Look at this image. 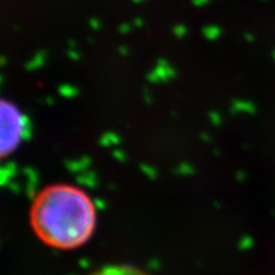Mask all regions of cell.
<instances>
[{"mask_svg":"<svg viewBox=\"0 0 275 275\" xmlns=\"http://www.w3.org/2000/svg\"><path fill=\"white\" fill-rule=\"evenodd\" d=\"M96 211L87 194L70 185H52L38 194L31 208V224L45 243L74 248L91 237Z\"/></svg>","mask_w":275,"mask_h":275,"instance_id":"obj_1","label":"cell"},{"mask_svg":"<svg viewBox=\"0 0 275 275\" xmlns=\"http://www.w3.org/2000/svg\"><path fill=\"white\" fill-rule=\"evenodd\" d=\"M27 133V120L13 103L0 100V158L13 153Z\"/></svg>","mask_w":275,"mask_h":275,"instance_id":"obj_2","label":"cell"},{"mask_svg":"<svg viewBox=\"0 0 275 275\" xmlns=\"http://www.w3.org/2000/svg\"><path fill=\"white\" fill-rule=\"evenodd\" d=\"M92 275H148L137 268H131L126 265H115L107 266L101 270H98Z\"/></svg>","mask_w":275,"mask_h":275,"instance_id":"obj_3","label":"cell"}]
</instances>
